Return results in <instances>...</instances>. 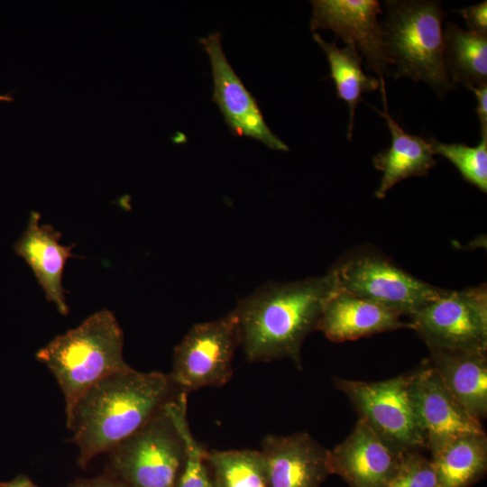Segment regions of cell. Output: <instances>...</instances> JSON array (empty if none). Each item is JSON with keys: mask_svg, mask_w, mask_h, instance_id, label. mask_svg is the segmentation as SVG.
Returning a JSON list of instances; mask_svg holds the SVG:
<instances>
[{"mask_svg": "<svg viewBox=\"0 0 487 487\" xmlns=\"http://www.w3.org/2000/svg\"><path fill=\"white\" fill-rule=\"evenodd\" d=\"M339 289L335 273L291 282L271 281L234 309L244 353L250 362L291 360L301 368V346L316 330L326 301Z\"/></svg>", "mask_w": 487, "mask_h": 487, "instance_id": "6da1fadb", "label": "cell"}, {"mask_svg": "<svg viewBox=\"0 0 487 487\" xmlns=\"http://www.w3.org/2000/svg\"><path fill=\"white\" fill-rule=\"evenodd\" d=\"M179 391L169 373L131 366L98 381L66 416L70 441L78 447V465L86 468L95 456L133 435Z\"/></svg>", "mask_w": 487, "mask_h": 487, "instance_id": "7a4b0ae2", "label": "cell"}, {"mask_svg": "<svg viewBox=\"0 0 487 487\" xmlns=\"http://www.w3.org/2000/svg\"><path fill=\"white\" fill-rule=\"evenodd\" d=\"M123 345L124 334L115 315L104 308L37 352L36 358L51 371L64 395L66 416L91 386L130 367Z\"/></svg>", "mask_w": 487, "mask_h": 487, "instance_id": "3957f363", "label": "cell"}, {"mask_svg": "<svg viewBox=\"0 0 487 487\" xmlns=\"http://www.w3.org/2000/svg\"><path fill=\"white\" fill-rule=\"evenodd\" d=\"M381 23L385 53L395 66L394 78L427 84L439 97L456 86L444 62L442 5L432 0H386Z\"/></svg>", "mask_w": 487, "mask_h": 487, "instance_id": "277c9868", "label": "cell"}, {"mask_svg": "<svg viewBox=\"0 0 487 487\" xmlns=\"http://www.w3.org/2000/svg\"><path fill=\"white\" fill-rule=\"evenodd\" d=\"M188 393L179 391L147 423L117 444L108 473L128 487H173L186 458L181 421Z\"/></svg>", "mask_w": 487, "mask_h": 487, "instance_id": "5b68a950", "label": "cell"}, {"mask_svg": "<svg viewBox=\"0 0 487 487\" xmlns=\"http://www.w3.org/2000/svg\"><path fill=\"white\" fill-rule=\"evenodd\" d=\"M339 289L410 317L445 289L413 277L390 259L368 251L343 257L333 268Z\"/></svg>", "mask_w": 487, "mask_h": 487, "instance_id": "8992f818", "label": "cell"}, {"mask_svg": "<svg viewBox=\"0 0 487 487\" xmlns=\"http://www.w3.org/2000/svg\"><path fill=\"white\" fill-rule=\"evenodd\" d=\"M429 350L487 351V287L445 289L410 317Z\"/></svg>", "mask_w": 487, "mask_h": 487, "instance_id": "52a82bcc", "label": "cell"}, {"mask_svg": "<svg viewBox=\"0 0 487 487\" xmlns=\"http://www.w3.org/2000/svg\"><path fill=\"white\" fill-rule=\"evenodd\" d=\"M333 381L347 396L359 418L393 447L402 452L427 448L409 396V373L380 381L338 377Z\"/></svg>", "mask_w": 487, "mask_h": 487, "instance_id": "ba28073f", "label": "cell"}, {"mask_svg": "<svg viewBox=\"0 0 487 487\" xmlns=\"http://www.w3.org/2000/svg\"><path fill=\"white\" fill-rule=\"evenodd\" d=\"M234 310L214 321L194 325L175 347L169 373L181 391L220 387L233 374V360L240 345Z\"/></svg>", "mask_w": 487, "mask_h": 487, "instance_id": "9c48e42d", "label": "cell"}, {"mask_svg": "<svg viewBox=\"0 0 487 487\" xmlns=\"http://www.w3.org/2000/svg\"><path fill=\"white\" fill-rule=\"evenodd\" d=\"M409 391L431 454L461 436L484 432L482 422L453 396L428 359L409 373Z\"/></svg>", "mask_w": 487, "mask_h": 487, "instance_id": "30bf717a", "label": "cell"}, {"mask_svg": "<svg viewBox=\"0 0 487 487\" xmlns=\"http://www.w3.org/2000/svg\"><path fill=\"white\" fill-rule=\"evenodd\" d=\"M310 31L331 30L347 45L354 47L365 59L367 69L379 79L390 75L391 66L382 42L381 25L378 15L382 14L377 0H312Z\"/></svg>", "mask_w": 487, "mask_h": 487, "instance_id": "8fae6325", "label": "cell"}, {"mask_svg": "<svg viewBox=\"0 0 487 487\" xmlns=\"http://www.w3.org/2000/svg\"><path fill=\"white\" fill-rule=\"evenodd\" d=\"M220 37L219 32H214L201 38L199 42L210 60L213 101L219 106L231 133L260 141L271 150L288 152V145L271 131L256 99L230 65Z\"/></svg>", "mask_w": 487, "mask_h": 487, "instance_id": "7c38bea8", "label": "cell"}, {"mask_svg": "<svg viewBox=\"0 0 487 487\" xmlns=\"http://www.w3.org/2000/svg\"><path fill=\"white\" fill-rule=\"evenodd\" d=\"M404 454L359 418L350 435L329 450L331 473L342 477L350 487H387Z\"/></svg>", "mask_w": 487, "mask_h": 487, "instance_id": "4fadbf2b", "label": "cell"}, {"mask_svg": "<svg viewBox=\"0 0 487 487\" xmlns=\"http://www.w3.org/2000/svg\"><path fill=\"white\" fill-rule=\"evenodd\" d=\"M261 452L269 487H320L332 474L329 450L306 432L267 435Z\"/></svg>", "mask_w": 487, "mask_h": 487, "instance_id": "5bb4252c", "label": "cell"}, {"mask_svg": "<svg viewBox=\"0 0 487 487\" xmlns=\"http://www.w3.org/2000/svg\"><path fill=\"white\" fill-rule=\"evenodd\" d=\"M401 315L339 289L325 304L316 330L336 343L378 333L411 328Z\"/></svg>", "mask_w": 487, "mask_h": 487, "instance_id": "9a60e30c", "label": "cell"}, {"mask_svg": "<svg viewBox=\"0 0 487 487\" xmlns=\"http://www.w3.org/2000/svg\"><path fill=\"white\" fill-rule=\"evenodd\" d=\"M41 215L32 212L26 230L15 243L14 249L33 271L48 301L55 304L64 316L69 313L66 290L62 286V274L75 244H60L61 234L50 225H40Z\"/></svg>", "mask_w": 487, "mask_h": 487, "instance_id": "2e32d148", "label": "cell"}, {"mask_svg": "<svg viewBox=\"0 0 487 487\" xmlns=\"http://www.w3.org/2000/svg\"><path fill=\"white\" fill-rule=\"evenodd\" d=\"M381 85L384 111L376 110L387 122L391 144L372 158L374 167L382 172L374 193L380 199L384 198L399 181L409 177L426 176L436 164L429 142L419 135L407 133L389 114L384 82Z\"/></svg>", "mask_w": 487, "mask_h": 487, "instance_id": "e0dca14e", "label": "cell"}, {"mask_svg": "<svg viewBox=\"0 0 487 487\" xmlns=\"http://www.w3.org/2000/svg\"><path fill=\"white\" fill-rule=\"evenodd\" d=\"M428 361L464 409L480 422L486 418V351L430 350Z\"/></svg>", "mask_w": 487, "mask_h": 487, "instance_id": "ac0fdd59", "label": "cell"}, {"mask_svg": "<svg viewBox=\"0 0 487 487\" xmlns=\"http://www.w3.org/2000/svg\"><path fill=\"white\" fill-rule=\"evenodd\" d=\"M436 487H470L487 470L485 432L461 436L431 454Z\"/></svg>", "mask_w": 487, "mask_h": 487, "instance_id": "d6986e66", "label": "cell"}, {"mask_svg": "<svg viewBox=\"0 0 487 487\" xmlns=\"http://www.w3.org/2000/svg\"><path fill=\"white\" fill-rule=\"evenodd\" d=\"M443 40L444 62L450 80L469 90L487 84V36L447 23Z\"/></svg>", "mask_w": 487, "mask_h": 487, "instance_id": "ffe728a7", "label": "cell"}, {"mask_svg": "<svg viewBox=\"0 0 487 487\" xmlns=\"http://www.w3.org/2000/svg\"><path fill=\"white\" fill-rule=\"evenodd\" d=\"M313 39L327 58L331 71L329 78L335 82L337 97L348 105L347 138L350 141L355 108L362 100V95L377 90L381 86L380 79L364 73L362 69L363 56L354 47L347 45L341 49L336 46L335 41L328 43L317 32H314Z\"/></svg>", "mask_w": 487, "mask_h": 487, "instance_id": "44dd1931", "label": "cell"}, {"mask_svg": "<svg viewBox=\"0 0 487 487\" xmlns=\"http://www.w3.org/2000/svg\"><path fill=\"white\" fill-rule=\"evenodd\" d=\"M216 487H269L262 453L253 449L207 450Z\"/></svg>", "mask_w": 487, "mask_h": 487, "instance_id": "7402d4cb", "label": "cell"}, {"mask_svg": "<svg viewBox=\"0 0 487 487\" xmlns=\"http://www.w3.org/2000/svg\"><path fill=\"white\" fill-rule=\"evenodd\" d=\"M481 137L480 143L475 147L464 143H444L435 138L428 142L434 155L447 159L466 181L486 193L487 133H482Z\"/></svg>", "mask_w": 487, "mask_h": 487, "instance_id": "603a6c76", "label": "cell"}, {"mask_svg": "<svg viewBox=\"0 0 487 487\" xmlns=\"http://www.w3.org/2000/svg\"><path fill=\"white\" fill-rule=\"evenodd\" d=\"M186 458L173 487H216L207 459V449L192 435L187 415L181 421Z\"/></svg>", "mask_w": 487, "mask_h": 487, "instance_id": "cb8c5ba5", "label": "cell"}, {"mask_svg": "<svg viewBox=\"0 0 487 487\" xmlns=\"http://www.w3.org/2000/svg\"><path fill=\"white\" fill-rule=\"evenodd\" d=\"M436 473L431 459L419 451H408L387 487H436Z\"/></svg>", "mask_w": 487, "mask_h": 487, "instance_id": "d4e9b609", "label": "cell"}, {"mask_svg": "<svg viewBox=\"0 0 487 487\" xmlns=\"http://www.w3.org/2000/svg\"><path fill=\"white\" fill-rule=\"evenodd\" d=\"M453 12L464 17L469 32L487 36L486 1Z\"/></svg>", "mask_w": 487, "mask_h": 487, "instance_id": "484cf974", "label": "cell"}, {"mask_svg": "<svg viewBox=\"0 0 487 487\" xmlns=\"http://www.w3.org/2000/svg\"><path fill=\"white\" fill-rule=\"evenodd\" d=\"M68 487H128L123 481L107 473L91 479H77Z\"/></svg>", "mask_w": 487, "mask_h": 487, "instance_id": "4316f807", "label": "cell"}, {"mask_svg": "<svg viewBox=\"0 0 487 487\" xmlns=\"http://www.w3.org/2000/svg\"><path fill=\"white\" fill-rule=\"evenodd\" d=\"M470 90L474 93L477 100L475 111L481 124V134L487 133V84Z\"/></svg>", "mask_w": 487, "mask_h": 487, "instance_id": "83f0119b", "label": "cell"}, {"mask_svg": "<svg viewBox=\"0 0 487 487\" xmlns=\"http://www.w3.org/2000/svg\"><path fill=\"white\" fill-rule=\"evenodd\" d=\"M0 487H40L36 485L27 475L18 474L8 482H0Z\"/></svg>", "mask_w": 487, "mask_h": 487, "instance_id": "f1b7e54d", "label": "cell"}, {"mask_svg": "<svg viewBox=\"0 0 487 487\" xmlns=\"http://www.w3.org/2000/svg\"><path fill=\"white\" fill-rule=\"evenodd\" d=\"M13 100V97L9 95H0V101L11 102Z\"/></svg>", "mask_w": 487, "mask_h": 487, "instance_id": "f546056e", "label": "cell"}]
</instances>
